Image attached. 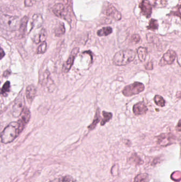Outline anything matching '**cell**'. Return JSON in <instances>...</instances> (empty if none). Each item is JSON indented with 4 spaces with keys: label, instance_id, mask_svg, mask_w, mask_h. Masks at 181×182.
I'll return each mask as SVG.
<instances>
[{
    "label": "cell",
    "instance_id": "cell-5",
    "mask_svg": "<svg viewBox=\"0 0 181 182\" xmlns=\"http://www.w3.org/2000/svg\"><path fill=\"white\" fill-rule=\"evenodd\" d=\"M24 97L22 94L16 97L12 108V115L14 117L20 116L24 109Z\"/></svg>",
    "mask_w": 181,
    "mask_h": 182
},
{
    "label": "cell",
    "instance_id": "cell-29",
    "mask_svg": "<svg viewBox=\"0 0 181 182\" xmlns=\"http://www.w3.org/2000/svg\"><path fill=\"white\" fill-rule=\"evenodd\" d=\"M141 40V38L139 35L138 34H134L131 36V40L133 43L137 44Z\"/></svg>",
    "mask_w": 181,
    "mask_h": 182
},
{
    "label": "cell",
    "instance_id": "cell-28",
    "mask_svg": "<svg viewBox=\"0 0 181 182\" xmlns=\"http://www.w3.org/2000/svg\"><path fill=\"white\" fill-rule=\"evenodd\" d=\"M47 49V43L46 42H42V43L38 47L37 49V53L38 54H43L44 53Z\"/></svg>",
    "mask_w": 181,
    "mask_h": 182
},
{
    "label": "cell",
    "instance_id": "cell-31",
    "mask_svg": "<svg viewBox=\"0 0 181 182\" xmlns=\"http://www.w3.org/2000/svg\"><path fill=\"white\" fill-rule=\"evenodd\" d=\"M145 69L148 70H153V62L152 61H149L148 63H147V64L145 65Z\"/></svg>",
    "mask_w": 181,
    "mask_h": 182
},
{
    "label": "cell",
    "instance_id": "cell-9",
    "mask_svg": "<svg viewBox=\"0 0 181 182\" xmlns=\"http://www.w3.org/2000/svg\"><path fill=\"white\" fill-rule=\"evenodd\" d=\"M105 15L112 18L116 21L120 20L122 18L121 13L115 8L112 4H109L105 10Z\"/></svg>",
    "mask_w": 181,
    "mask_h": 182
},
{
    "label": "cell",
    "instance_id": "cell-27",
    "mask_svg": "<svg viewBox=\"0 0 181 182\" xmlns=\"http://www.w3.org/2000/svg\"><path fill=\"white\" fill-rule=\"evenodd\" d=\"M10 89V82L9 81H7L4 84L2 88L1 89V93L2 95H4L7 93H8Z\"/></svg>",
    "mask_w": 181,
    "mask_h": 182
},
{
    "label": "cell",
    "instance_id": "cell-18",
    "mask_svg": "<svg viewBox=\"0 0 181 182\" xmlns=\"http://www.w3.org/2000/svg\"><path fill=\"white\" fill-rule=\"evenodd\" d=\"M113 32V29L112 27L107 26L103 27L101 29L98 30L97 32V34L98 36H106L111 34Z\"/></svg>",
    "mask_w": 181,
    "mask_h": 182
},
{
    "label": "cell",
    "instance_id": "cell-33",
    "mask_svg": "<svg viewBox=\"0 0 181 182\" xmlns=\"http://www.w3.org/2000/svg\"><path fill=\"white\" fill-rule=\"evenodd\" d=\"M175 130L177 132H181V119L178 121L177 125L175 127Z\"/></svg>",
    "mask_w": 181,
    "mask_h": 182
},
{
    "label": "cell",
    "instance_id": "cell-3",
    "mask_svg": "<svg viewBox=\"0 0 181 182\" xmlns=\"http://www.w3.org/2000/svg\"><path fill=\"white\" fill-rule=\"evenodd\" d=\"M1 27L7 30H15L20 27V21L18 17L3 15L1 17Z\"/></svg>",
    "mask_w": 181,
    "mask_h": 182
},
{
    "label": "cell",
    "instance_id": "cell-19",
    "mask_svg": "<svg viewBox=\"0 0 181 182\" xmlns=\"http://www.w3.org/2000/svg\"><path fill=\"white\" fill-rule=\"evenodd\" d=\"M65 32V24L63 23H60L57 27L54 29L55 35L57 37L61 36Z\"/></svg>",
    "mask_w": 181,
    "mask_h": 182
},
{
    "label": "cell",
    "instance_id": "cell-17",
    "mask_svg": "<svg viewBox=\"0 0 181 182\" xmlns=\"http://www.w3.org/2000/svg\"><path fill=\"white\" fill-rule=\"evenodd\" d=\"M28 17L24 16L21 19L20 21V27H19V32L21 35H24L25 32L26 30V27L27 23L28 21Z\"/></svg>",
    "mask_w": 181,
    "mask_h": 182
},
{
    "label": "cell",
    "instance_id": "cell-10",
    "mask_svg": "<svg viewBox=\"0 0 181 182\" xmlns=\"http://www.w3.org/2000/svg\"><path fill=\"white\" fill-rule=\"evenodd\" d=\"M53 12L56 16L66 19V17L68 15L67 10L65 8V5L62 3H57L53 7Z\"/></svg>",
    "mask_w": 181,
    "mask_h": 182
},
{
    "label": "cell",
    "instance_id": "cell-6",
    "mask_svg": "<svg viewBox=\"0 0 181 182\" xmlns=\"http://www.w3.org/2000/svg\"><path fill=\"white\" fill-rule=\"evenodd\" d=\"M176 58V53L173 50H169L164 54L159 61V65L161 67L172 65Z\"/></svg>",
    "mask_w": 181,
    "mask_h": 182
},
{
    "label": "cell",
    "instance_id": "cell-1",
    "mask_svg": "<svg viewBox=\"0 0 181 182\" xmlns=\"http://www.w3.org/2000/svg\"><path fill=\"white\" fill-rule=\"evenodd\" d=\"M24 126L23 124L19 121L10 123L1 133V142L4 144H8L13 141L22 131Z\"/></svg>",
    "mask_w": 181,
    "mask_h": 182
},
{
    "label": "cell",
    "instance_id": "cell-15",
    "mask_svg": "<svg viewBox=\"0 0 181 182\" xmlns=\"http://www.w3.org/2000/svg\"><path fill=\"white\" fill-rule=\"evenodd\" d=\"M47 37V32L45 29H42L39 34H37L34 37V42L36 43H39L40 42H44Z\"/></svg>",
    "mask_w": 181,
    "mask_h": 182
},
{
    "label": "cell",
    "instance_id": "cell-26",
    "mask_svg": "<svg viewBox=\"0 0 181 182\" xmlns=\"http://www.w3.org/2000/svg\"><path fill=\"white\" fill-rule=\"evenodd\" d=\"M158 28V24L157 22V20L154 19H151L150 20L149 23V25L147 27V29L149 30H151L153 31H155L157 30Z\"/></svg>",
    "mask_w": 181,
    "mask_h": 182
},
{
    "label": "cell",
    "instance_id": "cell-7",
    "mask_svg": "<svg viewBox=\"0 0 181 182\" xmlns=\"http://www.w3.org/2000/svg\"><path fill=\"white\" fill-rule=\"evenodd\" d=\"M79 48H75L73 49L68 60L66 61V62L63 64V66L62 67V71L64 73H68L70 70V69H71L72 66L73 64L76 57L79 52Z\"/></svg>",
    "mask_w": 181,
    "mask_h": 182
},
{
    "label": "cell",
    "instance_id": "cell-21",
    "mask_svg": "<svg viewBox=\"0 0 181 182\" xmlns=\"http://www.w3.org/2000/svg\"><path fill=\"white\" fill-rule=\"evenodd\" d=\"M30 119V112L28 108H24L21 114V120L24 122V124H27Z\"/></svg>",
    "mask_w": 181,
    "mask_h": 182
},
{
    "label": "cell",
    "instance_id": "cell-34",
    "mask_svg": "<svg viewBox=\"0 0 181 182\" xmlns=\"http://www.w3.org/2000/svg\"><path fill=\"white\" fill-rule=\"evenodd\" d=\"M10 71H9V70H7V71H5V72H4L3 73V76L4 77H7V76H8L9 75L10 73Z\"/></svg>",
    "mask_w": 181,
    "mask_h": 182
},
{
    "label": "cell",
    "instance_id": "cell-13",
    "mask_svg": "<svg viewBox=\"0 0 181 182\" xmlns=\"http://www.w3.org/2000/svg\"><path fill=\"white\" fill-rule=\"evenodd\" d=\"M37 93L36 87L33 85H28L26 91V95L29 103H32Z\"/></svg>",
    "mask_w": 181,
    "mask_h": 182
},
{
    "label": "cell",
    "instance_id": "cell-20",
    "mask_svg": "<svg viewBox=\"0 0 181 182\" xmlns=\"http://www.w3.org/2000/svg\"><path fill=\"white\" fill-rule=\"evenodd\" d=\"M149 175L147 173H143L137 175L134 179V182H149Z\"/></svg>",
    "mask_w": 181,
    "mask_h": 182
},
{
    "label": "cell",
    "instance_id": "cell-12",
    "mask_svg": "<svg viewBox=\"0 0 181 182\" xmlns=\"http://www.w3.org/2000/svg\"><path fill=\"white\" fill-rule=\"evenodd\" d=\"M147 111L148 108L143 101L139 102L133 106V113L136 116L144 114L146 113Z\"/></svg>",
    "mask_w": 181,
    "mask_h": 182
},
{
    "label": "cell",
    "instance_id": "cell-2",
    "mask_svg": "<svg viewBox=\"0 0 181 182\" xmlns=\"http://www.w3.org/2000/svg\"><path fill=\"white\" fill-rule=\"evenodd\" d=\"M136 56V52L132 50H122L114 56L113 64L117 66H126L131 62L135 59Z\"/></svg>",
    "mask_w": 181,
    "mask_h": 182
},
{
    "label": "cell",
    "instance_id": "cell-30",
    "mask_svg": "<svg viewBox=\"0 0 181 182\" xmlns=\"http://www.w3.org/2000/svg\"><path fill=\"white\" fill-rule=\"evenodd\" d=\"M61 181L62 182H73V178L70 176H65L64 177L62 178ZM73 182H75V181H73Z\"/></svg>",
    "mask_w": 181,
    "mask_h": 182
},
{
    "label": "cell",
    "instance_id": "cell-35",
    "mask_svg": "<svg viewBox=\"0 0 181 182\" xmlns=\"http://www.w3.org/2000/svg\"><path fill=\"white\" fill-rule=\"evenodd\" d=\"M4 56H5V53H4L3 50L2 49H1V59H2Z\"/></svg>",
    "mask_w": 181,
    "mask_h": 182
},
{
    "label": "cell",
    "instance_id": "cell-4",
    "mask_svg": "<svg viewBox=\"0 0 181 182\" xmlns=\"http://www.w3.org/2000/svg\"><path fill=\"white\" fill-rule=\"evenodd\" d=\"M145 85L140 82L135 81L132 84L127 85L122 90L125 97H132L143 92L145 90Z\"/></svg>",
    "mask_w": 181,
    "mask_h": 182
},
{
    "label": "cell",
    "instance_id": "cell-8",
    "mask_svg": "<svg viewBox=\"0 0 181 182\" xmlns=\"http://www.w3.org/2000/svg\"><path fill=\"white\" fill-rule=\"evenodd\" d=\"M174 136L170 133H162L157 136V143L161 146H166L172 143Z\"/></svg>",
    "mask_w": 181,
    "mask_h": 182
},
{
    "label": "cell",
    "instance_id": "cell-22",
    "mask_svg": "<svg viewBox=\"0 0 181 182\" xmlns=\"http://www.w3.org/2000/svg\"><path fill=\"white\" fill-rule=\"evenodd\" d=\"M99 120H100V110L98 108L97 109L96 113L92 124L88 127L89 129L90 130H93L96 127L97 124L99 122Z\"/></svg>",
    "mask_w": 181,
    "mask_h": 182
},
{
    "label": "cell",
    "instance_id": "cell-11",
    "mask_svg": "<svg viewBox=\"0 0 181 182\" xmlns=\"http://www.w3.org/2000/svg\"><path fill=\"white\" fill-rule=\"evenodd\" d=\"M139 8L141 10L142 14L146 18H149L152 13V7L148 0H142Z\"/></svg>",
    "mask_w": 181,
    "mask_h": 182
},
{
    "label": "cell",
    "instance_id": "cell-14",
    "mask_svg": "<svg viewBox=\"0 0 181 182\" xmlns=\"http://www.w3.org/2000/svg\"><path fill=\"white\" fill-rule=\"evenodd\" d=\"M137 52L139 60L141 62L145 61L148 54L147 49L145 47L140 46L137 49Z\"/></svg>",
    "mask_w": 181,
    "mask_h": 182
},
{
    "label": "cell",
    "instance_id": "cell-36",
    "mask_svg": "<svg viewBox=\"0 0 181 182\" xmlns=\"http://www.w3.org/2000/svg\"><path fill=\"white\" fill-rule=\"evenodd\" d=\"M176 97L178 99H181V91H178L176 93Z\"/></svg>",
    "mask_w": 181,
    "mask_h": 182
},
{
    "label": "cell",
    "instance_id": "cell-32",
    "mask_svg": "<svg viewBox=\"0 0 181 182\" xmlns=\"http://www.w3.org/2000/svg\"><path fill=\"white\" fill-rule=\"evenodd\" d=\"M24 5L26 7H30L33 5L32 0H24Z\"/></svg>",
    "mask_w": 181,
    "mask_h": 182
},
{
    "label": "cell",
    "instance_id": "cell-16",
    "mask_svg": "<svg viewBox=\"0 0 181 182\" xmlns=\"http://www.w3.org/2000/svg\"><path fill=\"white\" fill-rule=\"evenodd\" d=\"M129 161L135 165H141L143 163V161L139 157L136 153H133L129 159Z\"/></svg>",
    "mask_w": 181,
    "mask_h": 182
},
{
    "label": "cell",
    "instance_id": "cell-24",
    "mask_svg": "<svg viewBox=\"0 0 181 182\" xmlns=\"http://www.w3.org/2000/svg\"><path fill=\"white\" fill-rule=\"evenodd\" d=\"M153 101L156 105L161 107H164L165 105V100L161 95H156L153 97Z\"/></svg>",
    "mask_w": 181,
    "mask_h": 182
},
{
    "label": "cell",
    "instance_id": "cell-25",
    "mask_svg": "<svg viewBox=\"0 0 181 182\" xmlns=\"http://www.w3.org/2000/svg\"><path fill=\"white\" fill-rule=\"evenodd\" d=\"M146 38H147V40L150 43H153V44H157L159 42V40L158 38L156 36H155V35L150 34V33L147 34Z\"/></svg>",
    "mask_w": 181,
    "mask_h": 182
},
{
    "label": "cell",
    "instance_id": "cell-23",
    "mask_svg": "<svg viewBox=\"0 0 181 182\" xmlns=\"http://www.w3.org/2000/svg\"><path fill=\"white\" fill-rule=\"evenodd\" d=\"M103 118L101 119V126H104L106 124V123L109 122L112 118L113 114L111 113L106 112L104 111H103Z\"/></svg>",
    "mask_w": 181,
    "mask_h": 182
}]
</instances>
